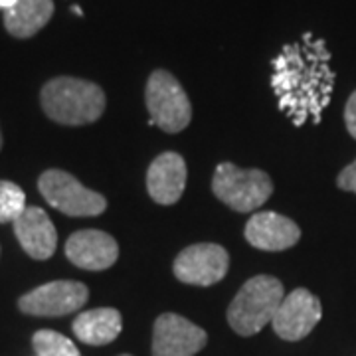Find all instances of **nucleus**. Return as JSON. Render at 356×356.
Instances as JSON below:
<instances>
[{
  "mask_svg": "<svg viewBox=\"0 0 356 356\" xmlns=\"http://www.w3.org/2000/svg\"><path fill=\"white\" fill-rule=\"evenodd\" d=\"M271 88L280 109L295 127H303L309 121L318 123L334 88L331 51L325 40L307 32L297 42L283 46L273 60Z\"/></svg>",
  "mask_w": 356,
  "mask_h": 356,
  "instance_id": "1",
  "label": "nucleus"
},
{
  "mask_svg": "<svg viewBox=\"0 0 356 356\" xmlns=\"http://www.w3.org/2000/svg\"><path fill=\"white\" fill-rule=\"evenodd\" d=\"M44 113L60 125L79 127L97 121L105 111L103 89L77 77H54L40 93Z\"/></svg>",
  "mask_w": 356,
  "mask_h": 356,
  "instance_id": "2",
  "label": "nucleus"
},
{
  "mask_svg": "<svg viewBox=\"0 0 356 356\" xmlns=\"http://www.w3.org/2000/svg\"><path fill=\"white\" fill-rule=\"evenodd\" d=\"M283 283L273 275H255L243 283L228 307L229 327L242 337L257 334L271 323L283 301Z\"/></svg>",
  "mask_w": 356,
  "mask_h": 356,
  "instance_id": "3",
  "label": "nucleus"
},
{
  "mask_svg": "<svg viewBox=\"0 0 356 356\" xmlns=\"http://www.w3.org/2000/svg\"><path fill=\"white\" fill-rule=\"evenodd\" d=\"M212 191L218 200L236 212H254L273 194V182L259 168H240L234 163L218 165Z\"/></svg>",
  "mask_w": 356,
  "mask_h": 356,
  "instance_id": "4",
  "label": "nucleus"
},
{
  "mask_svg": "<svg viewBox=\"0 0 356 356\" xmlns=\"http://www.w3.org/2000/svg\"><path fill=\"white\" fill-rule=\"evenodd\" d=\"M145 102L156 127L166 133H180L188 127L192 119L191 99L170 72L154 70L145 88Z\"/></svg>",
  "mask_w": 356,
  "mask_h": 356,
  "instance_id": "5",
  "label": "nucleus"
},
{
  "mask_svg": "<svg viewBox=\"0 0 356 356\" xmlns=\"http://www.w3.org/2000/svg\"><path fill=\"white\" fill-rule=\"evenodd\" d=\"M38 191L51 208L65 216H99L107 208V200L99 192L89 191L76 177L58 168L42 172Z\"/></svg>",
  "mask_w": 356,
  "mask_h": 356,
  "instance_id": "6",
  "label": "nucleus"
},
{
  "mask_svg": "<svg viewBox=\"0 0 356 356\" xmlns=\"http://www.w3.org/2000/svg\"><path fill=\"white\" fill-rule=\"evenodd\" d=\"M88 297V287L79 281H51L22 295L18 309L32 317H64L79 311Z\"/></svg>",
  "mask_w": 356,
  "mask_h": 356,
  "instance_id": "7",
  "label": "nucleus"
},
{
  "mask_svg": "<svg viewBox=\"0 0 356 356\" xmlns=\"http://www.w3.org/2000/svg\"><path fill=\"white\" fill-rule=\"evenodd\" d=\"M229 267L228 252L218 243H194L182 250L175 259L172 271L178 281L210 287L226 277Z\"/></svg>",
  "mask_w": 356,
  "mask_h": 356,
  "instance_id": "8",
  "label": "nucleus"
},
{
  "mask_svg": "<svg viewBox=\"0 0 356 356\" xmlns=\"http://www.w3.org/2000/svg\"><path fill=\"white\" fill-rule=\"evenodd\" d=\"M323 317L321 301L309 289H295L281 301L277 313L271 318L273 331L283 341H301L317 327Z\"/></svg>",
  "mask_w": 356,
  "mask_h": 356,
  "instance_id": "9",
  "label": "nucleus"
},
{
  "mask_svg": "<svg viewBox=\"0 0 356 356\" xmlns=\"http://www.w3.org/2000/svg\"><path fill=\"white\" fill-rule=\"evenodd\" d=\"M208 341L198 325L177 313H165L156 318L153 331V356H194Z\"/></svg>",
  "mask_w": 356,
  "mask_h": 356,
  "instance_id": "10",
  "label": "nucleus"
},
{
  "mask_svg": "<svg viewBox=\"0 0 356 356\" xmlns=\"http://www.w3.org/2000/svg\"><path fill=\"white\" fill-rule=\"evenodd\" d=\"M65 255L76 267L103 271L119 257V245L102 229H79L65 242Z\"/></svg>",
  "mask_w": 356,
  "mask_h": 356,
  "instance_id": "11",
  "label": "nucleus"
},
{
  "mask_svg": "<svg viewBox=\"0 0 356 356\" xmlns=\"http://www.w3.org/2000/svg\"><path fill=\"white\" fill-rule=\"evenodd\" d=\"M301 238V229L291 218L277 212H257L245 224V240L264 252L289 250Z\"/></svg>",
  "mask_w": 356,
  "mask_h": 356,
  "instance_id": "12",
  "label": "nucleus"
},
{
  "mask_svg": "<svg viewBox=\"0 0 356 356\" xmlns=\"http://www.w3.org/2000/svg\"><path fill=\"white\" fill-rule=\"evenodd\" d=\"M14 234L32 259H50L58 245V232L50 216L36 206H28L13 222Z\"/></svg>",
  "mask_w": 356,
  "mask_h": 356,
  "instance_id": "13",
  "label": "nucleus"
},
{
  "mask_svg": "<svg viewBox=\"0 0 356 356\" xmlns=\"http://www.w3.org/2000/svg\"><path fill=\"white\" fill-rule=\"evenodd\" d=\"M186 163L178 153H163L147 170V191L156 204H177L186 186Z\"/></svg>",
  "mask_w": 356,
  "mask_h": 356,
  "instance_id": "14",
  "label": "nucleus"
},
{
  "mask_svg": "<svg viewBox=\"0 0 356 356\" xmlns=\"http://www.w3.org/2000/svg\"><path fill=\"white\" fill-rule=\"evenodd\" d=\"M123 321L121 313L113 307H99L91 309L81 315H77L74 321V332L81 343L91 346H103L113 343L121 334Z\"/></svg>",
  "mask_w": 356,
  "mask_h": 356,
  "instance_id": "15",
  "label": "nucleus"
},
{
  "mask_svg": "<svg viewBox=\"0 0 356 356\" xmlns=\"http://www.w3.org/2000/svg\"><path fill=\"white\" fill-rule=\"evenodd\" d=\"M54 0H16L13 8L4 10V28L14 38H32L50 22Z\"/></svg>",
  "mask_w": 356,
  "mask_h": 356,
  "instance_id": "16",
  "label": "nucleus"
},
{
  "mask_svg": "<svg viewBox=\"0 0 356 356\" xmlns=\"http://www.w3.org/2000/svg\"><path fill=\"white\" fill-rule=\"evenodd\" d=\"M32 346L38 356H81L67 337L56 331H38L32 337Z\"/></svg>",
  "mask_w": 356,
  "mask_h": 356,
  "instance_id": "17",
  "label": "nucleus"
},
{
  "mask_svg": "<svg viewBox=\"0 0 356 356\" xmlns=\"http://www.w3.org/2000/svg\"><path fill=\"white\" fill-rule=\"evenodd\" d=\"M26 208L24 191L10 180H0V224L14 222Z\"/></svg>",
  "mask_w": 356,
  "mask_h": 356,
  "instance_id": "18",
  "label": "nucleus"
},
{
  "mask_svg": "<svg viewBox=\"0 0 356 356\" xmlns=\"http://www.w3.org/2000/svg\"><path fill=\"white\" fill-rule=\"evenodd\" d=\"M337 184H339L341 191L355 192L356 194V161L353 165H348L346 168H343V172L337 178Z\"/></svg>",
  "mask_w": 356,
  "mask_h": 356,
  "instance_id": "19",
  "label": "nucleus"
},
{
  "mask_svg": "<svg viewBox=\"0 0 356 356\" xmlns=\"http://www.w3.org/2000/svg\"><path fill=\"white\" fill-rule=\"evenodd\" d=\"M344 123H346L348 133L356 139V91L348 97L346 107H344Z\"/></svg>",
  "mask_w": 356,
  "mask_h": 356,
  "instance_id": "20",
  "label": "nucleus"
},
{
  "mask_svg": "<svg viewBox=\"0 0 356 356\" xmlns=\"http://www.w3.org/2000/svg\"><path fill=\"white\" fill-rule=\"evenodd\" d=\"M16 4V0H0V10H8Z\"/></svg>",
  "mask_w": 356,
  "mask_h": 356,
  "instance_id": "21",
  "label": "nucleus"
},
{
  "mask_svg": "<svg viewBox=\"0 0 356 356\" xmlns=\"http://www.w3.org/2000/svg\"><path fill=\"white\" fill-rule=\"evenodd\" d=\"M0 149H2V135H0Z\"/></svg>",
  "mask_w": 356,
  "mask_h": 356,
  "instance_id": "22",
  "label": "nucleus"
},
{
  "mask_svg": "<svg viewBox=\"0 0 356 356\" xmlns=\"http://www.w3.org/2000/svg\"><path fill=\"white\" fill-rule=\"evenodd\" d=\"M121 356H131V355H121Z\"/></svg>",
  "mask_w": 356,
  "mask_h": 356,
  "instance_id": "23",
  "label": "nucleus"
}]
</instances>
